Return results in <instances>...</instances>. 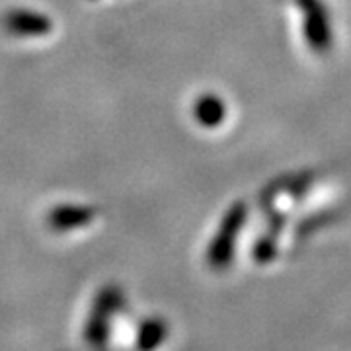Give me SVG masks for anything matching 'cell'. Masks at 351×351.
I'll return each instance as SVG.
<instances>
[{
	"label": "cell",
	"mask_w": 351,
	"mask_h": 351,
	"mask_svg": "<svg viewBox=\"0 0 351 351\" xmlns=\"http://www.w3.org/2000/svg\"><path fill=\"white\" fill-rule=\"evenodd\" d=\"M121 304V295L115 289H106L96 301V306L92 311V316L88 320L84 338L88 339L90 346L94 348H104L106 339L110 336V316L113 311H117Z\"/></svg>",
	"instance_id": "obj_1"
},
{
	"label": "cell",
	"mask_w": 351,
	"mask_h": 351,
	"mask_svg": "<svg viewBox=\"0 0 351 351\" xmlns=\"http://www.w3.org/2000/svg\"><path fill=\"white\" fill-rule=\"evenodd\" d=\"M168 336V324L160 318L145 320L137 334V350L138 351H154Z\"/></svg>",
	"instance_id": "obj_2"
}]
</instances>
